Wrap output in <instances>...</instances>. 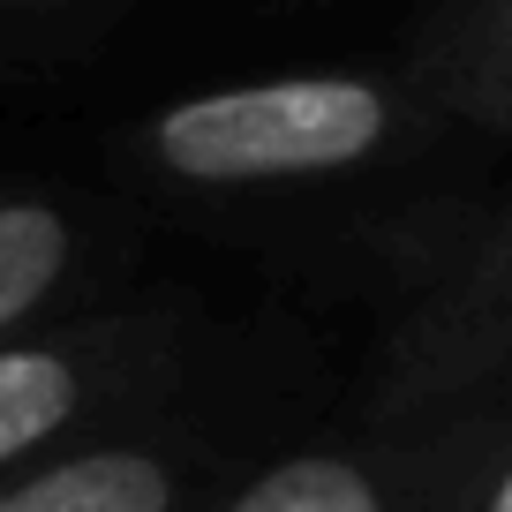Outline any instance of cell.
<instances>
[{
	"instance_id": "8",
	"label": "cell",
	"mask_w": 512,
	"mask_h": 512,
	"mask_svg": "<svg viewBox=\"0 0 512 512\" xmlns=\"http://www.w3.org/2000/svg\"><path fill=\"white\" fill-rule=\"evenodd\" d=\"M467 512H512V445L497 452V467L482 475V490H475V505Z\"/></svg>"
},
{
	"instance_id": "4",
	"label": "cell",
	"mask_w": 512,
	"mask_h": 512,
	"mask_svg": "<svg viewBox=\"0 0 512 512\" xmlns=\"http://www.w3.org/2000/svg\"><path fill=\"white\" fill-rule=\"evenodd\" d=\"M151 339L136 324H76V332L0 339V475L46 460L136 377Z\"/></svg>"
},
{
	"instance_id": "5",
	"label": "cell",
	"mask_w": 512,
	"mask_h": 512,
	"mask_svg": "<svg viewBox=\"0 0 512 512\" xmlns=\"http://www.w3.org/2000/svg\"><path fill=\"white\" fill-rule=\"evenodd\" d=\"M196 460L166 437H68L0 475V512H189Z\"/></svg>"
},
{
	"instance_id": "1",
	"label": "cell",
	"mask_w": 512,
	"mask_h": 512,
	"mask_svg": "<svg viewBox=\"0 0 512 512\" xmlns=\"http://www.w3.org/2000/svg\"><path fill=\"white\" fill-rule=\"evenodd\" d=\"M415 121V91L377 68H287V76L181 91L136 128V166L166 189H302L377 166Z\"/></svg>"
},
{
	"instance_id": "7",
	"label": "cell",
	"mask_w": 512,
	"mask_h": 512,
	"mask_svg": "<svg viewBox=\"0 0 512 512\" xmlns=\"http://www.w3.org/2000/svg\"><path fill=\"white\" fill-rule=\"evenodd\" d=\"M452 106L512 128V0H475L452 46Z\"/></svg>"
},
{
	"instance_id": "2",
	"label": "cell",
	"mask_w": 512,
	"mask_h": 512,
	"mask_svg": "<svg viewBox=\"0 0 512 512\" xmlns=\"http://www.w3.org/2000/svg\"><path fill=\"white\" fill-rule=\"evenodd\" d=\"M505 445L512 415L482 400L392 415L384 437L309 445L256 467L219 512H467Z\"/></svg>"
},
{
	"instance_id": "6",
	"label": "cell",
	"mask_w": 512,
	"mask_h": 512,
	"mask_svg": "<svg viewBox=\"0 0 512 512\" xmlns=\"http://www.w3.org/2000/svg\"><path fill=\"white\" fill-rule=\"evenodd\" d=\"M83 264V219L53 196H0V339L31 332Z\"/></svg>"
},
{
	"instance_id": "3",
	"label": "cell",
	"mask_w": 512,
	"mask_h": 512,
	"mask_svg": "<svg viewBox=\"0 0 512 512\" xmlns=\"http://www.w3.org/2000/svg\"><path fill=\"white\" fill-rule=\"evenodd\" d=\"M512 384V204L482 219V234L452 256L437 287L407 309L384 354V415L497 400Z\"/></svg>"
}]
</instances>
